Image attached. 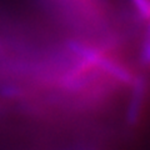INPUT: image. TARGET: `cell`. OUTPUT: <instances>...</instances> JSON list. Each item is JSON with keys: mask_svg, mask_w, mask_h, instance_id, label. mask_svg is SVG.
Segmentation results:
<instances>
[{"mask_svg": "<svg viewBox=\"0 0 150 150\" xmlns=\"http://www.w3.org/2000/svg\"><path fill=\"white\" fill-rule=\"evenodd\" d=\"M130 88H131V95H130V104L128 109V123L135 124L138 123L140 112L143 111V105L145 103L146 76L145 75H137Z\"/></svg>", "mask_w": 150, "mask_h": 150, "instance_id": "cell-1", "label": "cell"}]
</instances>
